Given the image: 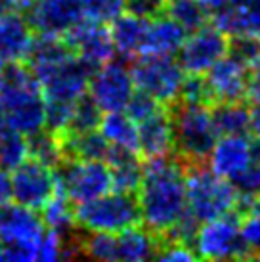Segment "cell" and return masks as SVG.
Returning <instances> with one entry per match:
<instances>
[{"label": "cell", "instance_id": "1", "mask_svg": "<svg viewBox=\"0 0 260 262\" xmlns=\"http://www.w3.org/2000/svg\"><path fill=\"white\" fill-rule=\"evenodd\" d=\"M186 165L176 155L149 157L144 163L142 182L136 189L140 220L157 235L165 237L186 214Z\"/></svg>", "mask_w": 260, "mask_h": 262}, {"label": "cell", "instance_id": "2", "mask_svg": "<svg viewBox=\"0 0 260 262\" xmlns=\"http://www.w3.org/2000/svg\"><path fill=\"white\" fill-rule=\"evenodd\" d=\"M0 113L23 136L46 128V102L35 73L25 61L4 67V88L0 92Z\"/></svg>", "mask_w": 260, "mask_h": 262}, {"label": "cell", "instance_id": "3", "mask_svg": "<svg viewBox=\"0 0 260 262\" xmlns=\"http://www.w3.org/2000/svg\"><path fill=\"white\" fill-rule=\"evenodd\" d=\"M174 126V153L188 165L205 163L218 130L209 103L176 102L172 110Z\"/></svg>", "mask_w": 260, "mask_h": 262}, {"label": "cell", "instance_id": "4", "mask_svg": "<svg viewBox=\"0 0 260 262\" xmlns=\"http://www.w3.org/2000/svg\"><path fill=\"white\" fill-rule=\"evenodd\" d=\"M188 212L199 224L237 209L239 193L230 180L212 172L205 163L189 165L186 172Z\"/></svg>", "mask_w": 260, "mask_h": 262}, {"label": "cell", "instance_id": "5", "mask_svg": "<svg viewBox=\"0 0 260 262\" xmlns=\"http://www.w3.org/2000/svg\"><path fill=\"white\" fill-rule=\"evenodd\" d=\"M44 233L46 226L38 211L14 199L0 207V239L4 243V260H36Z\"/></svg>", "mask_w": 260, "mask_h": 262}, {"label": "cell", "instance_id": "6", "mask_svg": "<svg viewBox=\"0 0 260 262\" xmlns=\"http://www.w3.org/2000/svg\"><path fill=\"white\" fill-rule=\"evenodd\" d=\"M77 228L84 232L119 233L140 222L136 193L111 189L103 195L75 205Z\"/></svg>", "mask_w": 260, "mask_h": 262}, {"label": "cell", "instance_id": "7", "mask_svg": "<svg viewBox=\"0 0 260 262\" xmlns=\"http://www.w3.org/2000/svg\"><path fill=\"white\" fill-rule=\"evenodd\" d=\"M136 90H142L161 105H174L180 100L186 71L174 56H138L130 66Z\"/></svg>", "mask_w": 260, "mask_h": 262}, {"label": "cell", "instance_id": "8", "mask_svg": "<svg viewBox=\"0 0 260 262\" xmlns=\"http://www.w3.org/2000/svg\"><path fill=\"white\" fill-rule=\"evenodd\" d=\"M191 247L203 260L249 258L239 232V219L233 212L201 222L193 233Z\"/></svg>", "mask_w": 260, "mask_h": 262}, {"label": "cell", "instance_id": "9", "mask_svg": "<svg viewBox=\"0 0 260 262\" xmlns=\"http://www.w3.org/2000/svg\"><path fill=\"white\" fill-rule=\"evenodd\" d=\"M58 182L73 205L96 199L113 189L107 161L96 159H67L58 172Z\"/></svg>", "mask_w": 260, "mask_h": 262}, {"label": "cell", "instance_id": "10", "mask_svg": "<svg viewBox=\"0 0 260 262\" xmlns=\"http://www.w3.org/2000/svg\"><path fill=\"white\" fill-rule=\"evenodd\" d=\"M136 92L130 67L124 61L109 59L101 63L88 80V98L105 111H123Z\"/></svg>", "mask_w": 260, "mask_h": 262}, {"label": "cell", "instance_id": "11", "mask_svg": "<svg viewBox=\"0 0 260 262\" xmlns=\"http://www.w3.org/2000/svg\"><path fill=\"white\" fill-rule=\"evenodd\" d=\"M230 52V37L216 25H203L189 31L182 48L178 50V63L186 75H205L216 61Z\"/></svg>", "mask_w": 260, "mask_h": 262}, {"label": "cell", "instance_id": "12", "mask_svg": "<svg viewBox=\"0 0 260 262\" xmlns=\"http://www.w3.org/2000/svg\"><path fill=\"white\" fill-rule=\"evenodd\" d=\"M12 199L17 203L40 211L42 205L58 189V172L54 167H48L40 161L27 157L21 165L12 170Z\"/></svg>", "mask_w": 260, "mask_h": 262}, {"label": "cell", "instance_id": "13", "mask_svg": "<svg viewBox=\"0 0 260 262\" xmlns=\"http://www.w3.org/2000/svg\"><path fill=\"white\" fill-rule=\"evenodd\" d=\"M94 69L77 56L36 75L46 102L77 103L88 92V80Z\"/></svg>", "mask_w": 260, "mask_h": 262}, {"label": "cell", "instance_id": "14", "mask_svg": "<svg viewBox=\"0 0 260 262\" xmlns=\"http://www.w3.org/2000/svg\"><path fill=\"white\" fill-rule=\"evenodd\" d=\"M21 12L36 35L65 37L82 19L79 0H27Z\"/></svg>", "mask_w": 260, "mask_h": 262}, {"label": "cell", "instance_id": "15", "mask_svg": "<svg viewBox=\"0 0 260 262\" xmlns=\"http://www.w3.org/2000/svg\"><path fill=\"white\" fill-rule=\"evenodd\" d=\"M63 38L73 54L84 63H88L92 69H98L101 63L115 58L111 31L105 23L82 17L65 33Z\"/></svg>", "mask_w": 260, "mask_h": 262}, {"label": "cell", "instance_id": "16", "mask_svg": "<svg viewBox=\"0 0 260 262\" xmlns=\"http://www.w3.org/2000/svg\"><path fill=\"white\" fill-rule=\"evenodd\" d=\"M209 88L210 102H239L245 100L251 69L233 54H226L203 75Z\"/></svg>", "mask_w": 260, "mask_h": 262}, {"label": "cell", "instance_id": "17", "mask_svg": "<svg viewBox=\"0 0 260 262\" xmlns=\"http://www.w3.org/2000/svg\"><path fill=\"white\" fill-rule=\"evenodd\" d=\"M253 161V140L247 138V134H224V136H218V140L214 142L205 165L212 172L231 182Z\"/></svg>", "mask_w": 260, "mask_h": 262}, {"label": "cell", "instance_id": "18", "mask_svg": "<svg viewBox=\"0 0 260 262\" xmlns=\"http://www.w3.org/2000/svg\"><path fill=\"white\" fill-rule=\"evenodd\" d=\"M35 40V31L19 12L0 15V67L25 61Z\"/></svg>", "mask_w": 260, "mask_h": 262}, {"label": "cell", "instance_id": "19", "mask_svg": "<svg viewBox=\"0 0 260 262\" xmlns=\"http://www.w3.org/2000/svg\"><path fill=\"white\" fill-rule=\"evenodd\" d=\"M138 149L145 159L174 153L172 111L166 105L138 123Z\"/></svg>", "mask_w": 260, "mask_h": 262}, {"label": "cell", "instance_id": "20", "mask_svg": "<svg viewBox=\"0 0 260 262\" xmlns=\"http://www.w3.org/2000/svg\"><path fill=\"white\" fill-rule=\"evenodd\" d=\"M189 31L174 17L161 12L149 17L140 56H176Z\"/></svg>", "mask_w": 260, "mask_h": 262}, {"label": "cell", "instance_id": "21", "mask_svg": "<svg viewBox=\"0 0 260 262\" xmlns=\"http://www.w3.org/2000/svg\"><path fill=\"white\" fill-rule=\"evenodd\" d=\"M212 23L230 38L258 37L260 38V0H249L235 8H226L210 15Z\"/></svg>", "mask_w": 260, "mask_h": 262}, {"label": "cell", "instance_id": "22", "mask_svg": "<svg viewBox=\"0 0 260 262\" xmlns=\"http://www.w3.org/2000/svg\"><path fill=\"white\" fill-rule=\"evenodd\" d=\"M147 17L134 14V12H124L117 17L115 21H111L109 31H111V38H113V46H115V54L121 58H138L142 52V44L145 38V31H147Z\"/></svg>", "mask_w": 260, "mask_h": 262}, {"label": "cell", "instance_id": "23", "mask_svg": "<svg viewBox=\"0 0 260 262\" xmlns=\"http://www.w3.org/2000/svg\"><path fill=\"white\" fill-rule=\"evenodd\" d=\"M159 235L145 226H130L117 233V258L124 262H145L157 256Z\"/></svg>", "mask_w": 260, "mask_h": 262}, {"label": "cell", "instance_id": "24", "mask_svg": "<svg viewBox=\"0 0 260 262\" xmlns=\"http://www.w3.org/2000/svg\"><path fill=\"white\" fill-rule=\"evenodd\" d=\"M105 161L111 168L113 189L124 191V193H136L138 186L142 182V174H144V163L140 161V153L111 147Z\"/></svg>", "mask_w": 260, "mask_h": 262}, {"label": "cell", "instance_id": "25", "mask_svg": "<svg viewBox=\"0 0 260 262\" xmlns=\"http://www.w3.org/2000/svg\"><path fill=\"white\" fill-rule=\"evenodd\" d=\"M98 130L113 149L140 153V149H138V124L124 111H105L100 119Z\"/></svg>", "mask_w": 260, "mask_h": 262}, {"label": "cell", "instance_id": "26", "mask_svg": "<svg viewBox=\"0 0 260 262\" xmlns=\"http://www.w3.org/2000/svg\"><path fill=\"white\" fill-rule=\"evenodd\" d=\"M61 144H63L65 159H107L111 146L105 138L100 134V130H86V132H63Z\"/></svg>", "mask_w": 260, "mask_h": 262}, {"label": "cell", "instance_id": "27", "mask_svg": "<svg viewBox=\"0 0 260 262\" xmlns=\"http://www.w3.org/2000/svg\"><path fill=\"white\" fill-rule=\"evenodd\" d=\"M40 219H42L46 230L61 235H73L75 228H77V220H75V207L73 201L63 193V189H56V193L42 205L40 209Z\"/></svg>", "mask_w": 260, "mask_h": 262}, {"label": "cell", "instance_id": "28", "mask_svg": "<svg viewBox=\"0 0 260 262\" xmlns=\"http://www.w3.org/2000/svg\"><path fill=\"white\" fill-rule=\"evenodd\" d=\"M214 124L220 136L224 134H247L251 130V110L243 100L239 102H220L212 107Z\"/></svg>", "mask_w": 260, "mask_h": 262}, {"label": "cell", "instance_id": "29", "mask_svg": "<svg viewBox=\"0 0 260 262\" xmlns=\"http://www.w3.org/2000/svg\"><path fill=\"white\" fill-rule=\"evenodd\" d=\"M27 142H29V157H33V159L40 161V163L54 168L59 167L63 163L65 153H63V144H61V136L59 134L44 128V130L29 136Z\"/></svg>", "mask_w": 260, "mask_h": 262}, {"label": "cell", "instance_id": "30", "mask_svg": "<svg viewBox=\"0 0 260 262\" xmlns=\"http://www.w3.org/2000/svg\"><path fill=\"white\" fill-rule=\"evenodd\" d=\"M165 12L188 31L203 27L210 15L203 0H165Z\"/></svg>", "mask_w": 260, "mask_h": 262}, {"label": "cell", "instance_id": "31", "mask_svg": "<svg viewBox=\"0 0 260 262\" xmlns=\"http://www.w3.org/2000/svg\"><path fill=\"white\" fill-rule=\"evenodd\" d=\"M80 255L96 260H119L117 258V233L86 232L80 239Z\"/></svg>", "mask_w": 260, "mask_h": 262}, {"label": "cell", "instance_id": "32", "mask_svg": "<svg viewBox=\"0 0 260 262\" xmlns=\"http://www.w3.org/2000/svg\"><path fill=\"white\" fill-rule=\"evenodd\" d=\"M82 17L109 25L126 12L128 0H79Z\"/></svg>", "mask_w": 260, "mask_h": 262}, {"label": "cell", "instance_id": "33", "mask_svg": "<svg viewBox=\"0 0 260 262\" xmlns=\"http://www.w3.org/2000/svg\"><path fill=\"white\" fill-rule=\"evenodd\" d=\"M101 115H103V111H101L86 94L84 98H80L79 102L75 103L71 123H69V130H71V132L96 130V128L100 126ZM69 130H67V132H69Z\"/></svg>", "mask_w": 260, "mask_h": 262}, {"label": "cell", "instance_id": "34", "mask_svg": "<svg viewBox=\"0 0 260 262\" xmlns=\"http://www.w3.org/2000/svg\"><path fill=\"white\" fill-rule=\"evenodd\" d=\"M239 232L245 243L247 255L260 258V211L243 212V219L239 220Z\"/></svg>", "mask_w": 260, "mask_h": 262}, {"label": "cell", "instance_id": "35", "mask_svg": "<svg viewBox=\"0 0 260 262\" xmlns=\"http://www.w3.org/2000/svg\"><path fill=\"white\" fill-rule=\"evenodd\" d=\"M161 107H163V105H161L157 100H153L151 96H147L145 92H142V90H136L123 111L138 124L140 121L147 119V117L153 115V113L157 110H161Z\"/></svg>", "mask_w": 260, "mask_h": 262}, {"label": "cell", "instance_id": "36", "mask_svg": "<svg viewBox=\"0 0 260 262\" xmlns=\"http://www.w3.org/2000/svg\"><path fill=\"white\" fill-rule=\"evenodd\" d=\"M163 262H191L197 258L193 247L189 243H184V241H176V239H165L159 245V251H157V256Z\"/></svg>", "mask_w": 260, "mask_h": 262}, {"label": "cell", "instance_id": "37", "mask_svg": "<svg viewBox=\"0 0 260 262\" xmlns=\"http://www.w3.org/2000/svg\"><path fill=\"white\" fill-rule=\"evenodd\" d=\"M178 102L188 103H210L209 88L203 75H186L182 84L180 100Z\"/></svg>", "mask_w": 260, "mask_h": 262}, {"label": "cell", "instance_id": "38", "mask_svg": "<svg viewBox=\"0 0 260 262\" xmlns=\"http://www.w3.org/2000/svg\"><path fill=\"white\" fill-rule=\"evenodd\" d=\"M231 184H233V188L237 189L239 197L260 195V163L258 161H253L241 174L235 176V178L231 180Z\"/></svg>", "mask_w": 260, "mask_h": 262}, {"label": "cell", "instance_id": "39", "mask_svg": "<svg viewBox=\"0 0 260 262\" xmlns=\"http://www.w3.org/2000/svg\"><path fill=\"white\" fill-rule=\"evenodd\" d=\"M126 10L149 19L153 15L165 12V0H128Z\"/></svg>", "mask_w": 260, "mask_h": 262}, {"label": "cell", "instance_id": "40", "mask_svg": "<svg viewBox=\"0 0 260 262\" xmlns=\"http://www.w3.org/2000/svg\"><path fill=\"white\" fill-rule=\"evenodd\" d=\"M245 98H249V102H253L254 105L260 103V71H251Z\"/></svg>", "mask_w": 260, "mask_h": 262}, {"label": "cell", "instance_id": "41", "mask_svg": "<svg viewBox=\"0 0 260 262\" xmlns=\"http://www.w3.org/2000/svg\"><path fill=\"white\" fill-rule=\"evenodd\" d=\"M205 2V6L209 10V14H216L220 10H226V8H235V6H241V4H245L249 0H203Z\"/></svg>", "mask_w": 260, "mask_h": 262}, {"label": "cell", "instance_id": "42", "mask_svg": "<svg viewBox=\"0 0 260 262\" xmlns=\"http://www.w3.org/2000/svg\"><path fill=\"white\" fill-rule=\"evenodd\" d=\"M12 201V182L6 168H0V207Z\"/></svg>", "mask_w": 260, "mask_h": 262}, {"label": "cell", "instance_id": "43", "mask_svg": "<svg viewBox=\"0 0 260 262\" xmlns=\"http://www.w3.org/2000/svg\"><path fill=\"white\" fill-rule=\"evenodd\" d=\"M251 132L254 134V138H260V103L251 110Z\"/></svg>", "mask_w": 260, "mask_h": 262}, {"label": "cell", "instance_id": "44", "mask_svg": "<svg viewBox=\"0 0 260 262\" xmlns=\"http://www.w3.org/2000/svg\"><path fill=\"white\" fill-rule=\"evenodd\" d=\"M4 88V67H0V92Z\"/></svg>", "mask_w": 260, "mask_h": 262}, {"label": "cell", "instance_id": "45", "mask_svg": "<svg viewBox=\"0 0 260 262\" xmlns=\"http://www.w3.org/2000/svg\"><path fill=\"white\" fill-rule=\"evenodd\" d=\"M0 260H4V243L0 239Z\"/></svg>", "mask_w": 260, "mask_h": 262}, {"label": "cell", "instance_id": "46", "mask_svg": "<svg viewBox=\"0 0 260 262\" xmlns=\"http://www.w3.org/2000/svg\"><path fill=\"white\" fill-rule=\"evenodd\" d=\"M253 71H260V56H258V63H256V67H254Z\"/></svg>", "mask_w": 260, "mask_h": 262}]
</instances>
